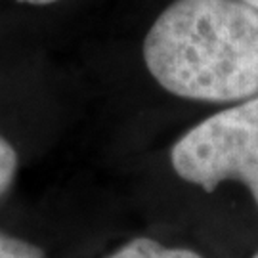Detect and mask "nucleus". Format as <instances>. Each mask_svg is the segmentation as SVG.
Wrapping results in <instances>:
<instances>
[{
	"label": "nucleus",
	"instance_id": "f257e3e1",
	"mask_svg": "<svg viewBox=\"0 0 258 258\" xmlns=\"http://www.w3.org/2000/svg\"><path fill=\"white\" fill-rule=\"evenodd\" d=\"M144 61L166 92L197 102L258 96V10L243 0H174L149 27Z\"/></svg>",
	"mask_w": 258,
	"mask_h": 258
},
{
	"label": "nucleus",
	"instance_id": "f03ea898",
	"mask_svg": "<svg viewBox=\"0 0 258 258\" xmlns=\"http://www.w3.org/2000/svg\"><path fill=\"white\" fill-rule=\"evenodd\" d=\"M176 174L205 191L226 180L249 187L258 207V96L187 130L170 151Z\"/></svg>",
	"mask_w": 258,
	"mask_h": 258
},
{
	"label": "nucleus",
	"instance_id": "7ed1b4c3",
	"mask_svg": "<svg viewBox=\"0 0 258 258\" xmlns=\"http://www.w3.org/2000/svg\"><path fill=\"white\" fill-rule=\"evenodd\" d=\"M107 258H203L195 250L180 247H165L149 237H136L111 252Z\"/></svg>",
	"mask_w": 258,
	"mask_h": 258
},
{
	"label": "nucleus",
	"instance_id": "20e7f679",
	"mask_svg": "<svg viewBox=\"0 0 258 258\" xmlns=\"http://www.w3.org/2000/svg\"><path fill=\"white\" fill-rule=\"evenodd\" d=\"M18 172V151L0 134V195L6 194L16 180Z\"/></svg>",
	"mask_w": 258,
	"mask_h": 258
},
{
	"label": "nucleus",
	"instance_id": "39448f33",
	"mask_svg": "<svg viewBox=\"0 0 258 258\" xmlns=\"http://www.w3.org/2000/svg\"><path fill=\"white\" fill-rule=\"evenodd\" d=\"M0 258H44V254L29 241L0 233Z\"/></svg>",
	"mask_w": 258,
	"mask_h": 258
},
{
	"label": "nucleus",
	"instance_id": "423d86ee",
	"mask_svg": "<svg viewBox=\"0 0 258 258\" xmlns=\"http://www.w3.org/2000/svg\"><path fill=\"white\" fill-rule=\"evenodd\" d=\"M18 2L33 4V6H48V4H54V2H59V0H18Z\"/></svg>",
	"mask_w": 258,
	"mask_h": 258
},
{
	"label": "nucleus",
	"instance_id": "0eeeda50",
	"mask_svg": "<svg viewBox=\"0 0 258 258\" xmlns=\"http://www.w3.org/2000/svg\"><path fill=\"white\" fill-rule=\"evenodd\" d=\"M243 2H247V4H250L252 8H256V10H258V0H243Z\"/></svg>",
	"mask_w": 258,
	"mask_h": 258
},
{
	"label": "nucleus",
	"instance_id": "6e6552de",
	"mask_svg": "<svg viewBox=\"0 0 258 258\" xmlns=\"http://www.w3.org/2000/svg\"><path fill=\"white\" fill-rule=\"evenodd\" d=\"M252 258H258V252H256V254H254V256H252Z\"/></svg>",
	"mask_w": 258,
	"mask_h": 258
}]
</instances>
